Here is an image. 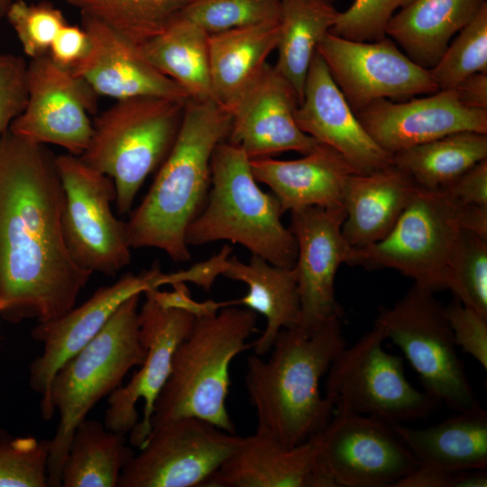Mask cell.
Listing matches in <instances>:
<instances>
[{"label": "cell", "mask_w": 487, "mask_h": 487, "mask_svg": "<svg viewBox=\"0 0 487 487\" xmlns=\"http://www.w3.org/2000/svg\"><path fill=\"white\" fill-rule=\"evenodd\" d=\"M317 51L354 113L378 99H409L439 90L429 69L387 36L357 41L328 32Z\"/></svg>", "instance_id": "cell-16"}, {"label": "cell", "mask_w": 487, "mask_h": 487, "mask_svg": "<svg viewBox=\"0 0 487 487\" xmlns=\"http://www.w3.org/2000/svg\"><path fill=\"white\" fill-rule=\"evenodd\" d=\"M231 123V113L213 99L187 101L174 144L126 222L131 248H157L178 262L190 260L186 231L206 204L212 155L226 141Z\"/></svg>", "instance_id": "cell-3"}, {"label": "cell", "mask_w": 487, "mask_h": 487, "mask_svg": "<svg viewBox=\"0 0 487 487\" xmlns=\"http://www.w3.org/2000/svg\"><path fill=\"white\" fill-rule=\"evenodd\" d=\"M142 293L127 299L99 333L68 360L52 381L49 408L59 413L54 436L49 440V486H61V471L72 435L105 396L122 386L128 372L140 366L146 349L139 338L138 306Z\"/></svg>", "instance_id": "cell-6"}, {"label": "cell", "mask_w": 487, "mask_h": 487, "mask_svg": "<svg viewBox=\"0 0 487 487\" xmlns=\"http://www.w3.org/2000/svg\"><path fill=\"white\" fill-rule=\"evenodd\" d=\"M487 159V133L463 131L401 150L392 163L420 187L441 189Z\"/></svg>", "instance_id": "cell-33"}, {"label": "cell", "mask_w": 487, "mask_h": 487, "mask_svg": "<svg viewBox=\"0 0 487 487\" xmlns=\"http://www.w3.org/2000/svg\"><path fill=\"white\" fill-rule=\"evenodd\" d=\"M256 322V312L234 306L196 319L174 352L169 377L153 405L151 430L170 419L195 417L236 433L226 409L230 364L252 347L246 341Z\"/></svg>", "instance_id": "cell-4"}, {"label": "cell", "mask_w": 487, "mask_h": 487, "mask_svg": "<svg viewBox=\"0 0 487 487\" xmlns=\"http://www.w3.org/2000/svg\"><path fill=\"white\" fill-rule=\"evenodd\" d=\"M294 117L302 132L340 152L357 173L392 163V156L361 124L317 51L311 60Z\"/></svg>", "instance_id": "cell-22"}, {"label": "cell", "mask_w": 487, "mask_h": 487, "mask_svg": "<svg viewBox=\"0 0 487 487\" xmlns=\"http://www.w3.org/2000/svg\"><path fill=\"white\" fill-rule=\"evenodd\" d=\"M456 346L487 370V317L454 298L444 307Z\"/></svg>", "instance_id": "cell-42"}, {"label": "cell", "mask_w": 487, "mask_h": 487, "mask_svg": "<svg viewBox=\"0 0 487 487\" xmlns=\"http://www.w3.org/2000/svg\"><path fill=\"white\" fill-rule=\"evenodd\" d=\"M80 16L89 49L69 70L98 96L115 100L141 96L190 98L178 83L155 69L137 45L99 19L85 13Z\"/></svg>", "instance_id": "cell-21"}, {"label": "cell", "mask_w": 487, "mask_h": 487, "mask_svg": "<svg viewBox=\"0 0 487 487\" xmlns=\"http://www.w3.org/2000/svg\"><path fill=\"white\" fill-rule=\"evenodd\" d=\"M89 39L82 27L64 25L51 44L48 55L53 62L70 69L87 53Z\"/></svg>", "instance_id": "cell-44"}, {"label": "cell", "mask_w": 487, "mask_h": 487, "mask_svg": "<svg viewBox=\"0 0 487 487\" xmlns=\"http://www.w3.org/2000/svg\"><path fill=\"white\" fill-rule=\"evenodd\" d=\"M188 100L155 96L120 99L93 120L89 145L79 158L114 180L120 214L131 210L148 175L171 150Z\"/></svg>", "instance_id": "cell-8"}, {"label": "cell", "mask_w": 487, "mask_h": 487, "mask_svg": "<svg viewBox=\"0 0 487 487\" xmlns=\"http://www.w3.org/2000/svg\"><path fill=\"white\" fill-rule=\"evenodd\" d=\"M485 4L486 0H412L392 16L386 36L401 46L411 60L429 69L453 36Z\"/></svg>", "instance_id": "cell-29"}, {"label": "cell", "mask_w": 487, "mask_h": 487, "mask_svg": "<svg viewBox=\"0 0 487 487\" xmlns=\"http://www.w3.org/2000/svg\"><path fill=\"white\" fill-rule=\"evenodd\" d=\"M64 190L61 227L73 260L92 272L114 277L131 261L126 223L111 209L114 180L70 153L56 156Z\"/></svg>", "instance_id": "cell-11"}, {"label": "cell", "mask_w": 487, "mask_h": 487, "mask_svg": "<svg viewBox=\"0 0 487 487\" xmlns=\"http://www.w3.org/2000/svg\"><path fill=\"white\" fill-rule=\"evenodd\" d=\"M418 184L393 163L369 173H353L344 192L343 235L351 247L382 240L411 200Z\"/></svg>", "instance_id": "cell-25"}, {"label": "cell", "mask_w": 487, "mask_h": 487, "mask_svg": "<svg viewBox=\"0 0 487 487\" xmlns=\"http://www.w3.org/2000/svg\"><path fill=\"white\" fill-rule=\"evenodd\" d=\"M222 275L248 287L246 295L230 300V306L243 305L266 318L263 332L252 344L255 354L269 353L280 330L299 326L300 300L295 267L276 266L256 255L244 263L233 256L226 261Z\"/></svg>", "instance_id": "cell-26"}, {"label": "cell", "mask_w": 487, "mask_h": 487, "mask_svg": "<svg viewBox=\"0 0 487 487\" xmlns=\"http://www.w3.org/2000/svg\"><path fill=\"white\" fill-rule=\"evenodd\" d=\"M14 0H0V17H5V14Z\"/></svg>", "instance_id": "cell-49"}, {"label": "cell", "mask_w": 487, "mask_h": 487, "mask_svg": "<svg viewBox=\"0 0 487 487\" xmlns=\"http://www.w3.org/2000/svg\"><path fill=\"white\" fill-rule=\"evenodd\" d=\"M464 475V471L447 472L419 464L395 487H463Z\"/></svg>", "instance_id": "cell-47"}, {"label": "cell", "mask_w": 487, "mask_h": 487, "mask_svg": "<svg viewBox=\"0 0 487 487\" xmlns=\"http://www.w3.org/2000/svg\"><path fill=\"white\" fill-rule=\"evenodd\" d=\"M385 339L383 331L373 324L354 345H345L326 372V397L334 409L390 425L424 419L439 402L411 385L403 359L383 349Z\"/></svg>", "instance_id": "cell-10"}, {"label": "cell", "mask_w": 487, "mask_h": 487, "mask_svg": "<svg viewBox=\"0 0 487 487\" xmlns=\"http://www.w3.org/2000/svg\"><path fill=\"white\" fill-rule=\"evenodd\" d=\"M5 17L31 59L47 55L56 35L68 23L62 11L49 1H14Z\"/></svg>", "instance_id": "cell-38"}, {"label": "cell", "mask_w": 487, "mask_h": 487, "mask_svg": "<svg viewBox=\"0 0 487 487\" xmlns=\"http://www.w3.org/2000/svg\"><path fill=\"white\" fill-rule=\"evenodd\" d=\"M447 289L487 317V237L463 231L450 262Z\"/></svg>", "instance_id": "cell-36"}, {"label": "cell", "mask_w": 487, "mask_h": 487, "mask_svg": "<svg viewBox=\"0 0 487 487\" xmlns=\"http://www.w3.org/2000/svg\"><path fill=\"white\" fill-rule=\"evenodd\" d=\"M327 1H329V2H331V3L334 4V2H335L336 0H327Z\"/></svg>", "instance_id": "cell-50"}, {"label": "cell", "mask_w": 487, "mask_h": 487, "mask_svg": "<svg viewBox=\"0 0 487 487\" xmlns=\"http://www.w3.org/2000/svg\"><path fill=\"white\" fill-rule=\"evenodd\" d=\"M460 103L473 109L487 110V74L475 73L454 88Z\"/></svg>", "instance_id": "cell-48"}, {"label": "cell", "mask_w": 487, "mask_h": 487, "mask_svg": "<svg viewBox=\"0 0 487 487\" xmlns=\"http://www.w3.org/2000/svg\"><path fill=\"white\" fill-rule=\"evenodd\" d=\"M332 415L314 437L336 487H395L419 465L387 422L336 409Z\"/></svg>", "instance_id": "cell-14"}, {"label": "cell", "mask_w": 487, "mask_h": 487, "mask_svg": "<svg viewBox=\"0 0 487 487\" xmlns=\"http://www.w3.org/2000/svg\"><path fill=\"white\" fill-rule=\"evenodd\" d=\"M124 434L84 419L75 429L62 465L63 487H115L134 455Z\"/></svg>", "instance_id": "cell-32"}, {"label": "cell", "mask_w": 487, "mask_h": 487, "mask_svg": "<svg viewBox=\"0 0 487 487\" xmlns=\"http://www.w3.org/2000/svg\"><path fill=\"white\" fill-rule=\"evenodd\" d=\"M391 426L420 465L447 472L487 469V412L482 407L426 428Z\"/></svg>", "instance_id": "cell-27"}, {"label": "cell", "mask_w": 487, "mask_h": 487, "mask_svg": "<svg viewBox=\"0 0 487 487\" xmlns=\"http://www.w3.org/2000/svg\"><path fill=\"white\" fill-rule=\"evenodd\" d=\"M66 1L139 46L163 31L191 0Z\"/></svg>", "instance_id": "cell-34"}, {"label": "cell", "mask_w": 487, "mask_h": 487, "mask_svg": "<svg viewBox=\"0 0 487 487\" xmlns=\"http://www.w3.org/2000/svg\"><path fill=\"white\" fill-rule=\"evenodd\" d=\"M327 0H280L276 70L293 88L299 104L311 60L330 32L337 14Z\"/></svg>", "instance_id": "cell-31"}, {"label": "cell", "mask_w": 487, "mask_h": 487, "mask_svg": "<svg viewBox=\"0 0 487 487\" xmlns=\"http://www.w3.org/2000/svg\"><path fill=\"white\" fill-rule=\"evenodd\" d=\"M441 189L460 205L487 207V159L477 162Z\"/></svg>", "instance_id": "cell-43"}, {"label": "cell", "mask_w": 487, "mask_h": 487, "mask_svg": "<svg viewBox=\"0 0 487 487\" xmlns=\"http://www.w3.org/2000/svg\"><path fill=\"white\" fill-rule=\"evenodd\" d=\"M250 164L256 181L271 189L283 213L344 206L346 181L356 172L340 152L322 142L299 159L266 157L250 160Z\"/></svg>", "instance_id": "cell-24"}, {"label": "cell", "mask_w": 487, "mask_h": 487, "mask_svg": "<svg viewBox=\"0 0 487 487\" xmlns=\"http://www.w3.org/2000/svg\"><path fill=\"white\" fill-rule=\"evenodd\" d=\"M243 436L195 417L152 428L124 467L118 487H201L234 454Z\"/></svg>", "instance_id": "cell-12"}, {"label": "cell", "mask_w": 487, "mask_h": 487, "mask_svg": "<svg viewBox=\"0 0 487 487\" xmlns=\"http://www.w3.org/2000/svg\"><path fill=\"white\" fill-rule=\"evenodd\" d=\"M160 72L173 79L196 100L213 99L208 33L178 14L160 33L138 46Z\"/></svg>", "instance_id": "cell-30"}, {"label": "cell", "mask_w": 487, "mask_h": 487, "mask_svg": "<svg viewBox=\"0 0 487 487\" xmlns=\"http://www.w3.org/2000/svg\"><path fill=\"white\" fill-rule=\"evenodd\" d=\"M63 204L56 156L8 130L0 139V316L9 323L62 316L93 273L67 248Z\"/></svg>", "instance_id": "cell-1"}, {"label": "cell", "mask_w": 487, "mask_h": 487, "mask_svg": "<svg viewBox=\"0 0 487 487\" xmlns=\"http://www.w3.org/2000/svg\"><path fill=\"white\" fill-rule=\"evenodd\" d=\"M28 100V63L0 52V139L24 110Z\"/></svg>", "instance_id": "cell-41"}, {"label": "cell", "mask_w": 487, "mask_h": 487, "mask_svg": "<svg viewBox=\"0 0 487 487\" xmlns=\"http://www.w3.org/2000/svg\"><path fill=\"white\" fill-rule=\"evenodd\" d=\"M98 95L84 79L49 55L28 63V100L9 131L37 143L60 146L80 156L88 147Z\"/></svg>", "instance_id": "cell-15"}, {"label": "cell", "mask_w": 487, "mask_h": 487, "mask_svg": "<svg viewBox=\"0 0 487 487\" xmlns=\"http://www.w3.org/2000/svg\"><path fill=\"white\" fill-rule=\"evenodd\" d=\"M374 325L402 351L424 391L455 412L481 408L434 292L413 284L391 308H379Z\"/></svg>", "instance_id": "cell-9"}, {"label": "cell", "mask_w": 487, "mask_h": 487, "mask_svg": "<svg viewBox=\"0 0 487 487\" xmlns=\"http://www.w3.org/2000/svg\"><path fill=\"white\" fill-rule=\"evenodd\" d=\"M49 448L33 436L0 441V487H48Z\"/></svg>", "instance_id": "cell-39"}, {"label": "cell", "mask_w": 487, "mask_h": 487, "mask_svg": "<svg viewBox=\"0 0 487 487\" xmlns=\"http://www.w3.org/2000/svg\"><path fill=\"white\" fill-rule=\"evenodd\" d=\"M171 291H161L158 289H148L153 299L162 307L187 311L197 318L216 315L222 308L230 306V301L206 300L198 302L191 298L185 282L171 284Z\"/></svg>", "instance_id": "cell-45"}, {"label": "cell", "mask_w": 487, "mask_h": 487, "mask_svg": "<svg viewBox=\"0 0 487 487\" xmlns=\"http://www.w3.org/2000/svg\"><path fill=\"white\" fill-rule=\"evenodd\" d=\"M355 115L372 139L391 156L457 132L487 133V110L463 106L454 88L403 102L378 99Z\"/></svg>", "instance_id": "cell-20"}, {"label": "cell", "mask_w": 487, "mask_h": 487, "mask_svg": "<svg viewBox=\"0 0 487 487\" xmlns=\"http://www.w3.org/2000/svg\"><path fill=\"white\" fill-rule=\"evenodd\" d=\"M486 209L463 206L443 189L417 186L392 230L382 240L352 248L347 265L392 269L432 292L447 289L450 262L464 230L479 233Z\"/></svg>", "instance_id": "cell-7"}, {"label": "cell", "mask_w": 487, "mask_h": 487, "mask_svg": "<svg viewBox=\"0 0 487 487\" xmlns=\"http://www.w3.org/2000/svg\"><path fill=\"white\" fill-rule=\"evenodd\" d=\"M232 251L231 246L225 244L218 253L208 260L196 263L187 270L168 273V284L191 282L205 290H209L216 279L223 274Z\"/></svg>", "instance_id": "cell-46"}, {"label": "cell", "mask_w": 487, "mask_h": 487, "mask_svg": "<svg viewBox=\"0 0 487 487\" xmlns=\"http://www.w3.org/2000/svg\"><path fill=\"white\" fill-rule=\"evenodd\" d=\"M167 273L159 264L137 275L127 273L115 283L96 289L83 304L62 316L38 322L31 336L43 345L41 355L29 366V385L41 395L40 410L44 420L53 416L49 408L52 381L59 369L85 347L116 309L130 297L167 284Z\"/></svg>", "instance_id": "cell-17"}, {"label": "cell", "mask_w": 487, "mask_h": 487, "mask_svg": "<svg viewBox=\"0 0 487 487\" xmlns=\"http://www.w3.org/2000/svg\"><path fill=\"white\" fill-rule=\"evenodd\" d=\"M208 34L280 23V0H191L179 14Z\"/></svg>", "instance_id": "cell-37"}, {"label": "cell", "mask_w": 487, "mask_h": 487, "mask_svg": "<svg viewBox=\"0 0 487 487\" xmlns=\"http://www.w3.org/2000/svg\"><path fill=\"white\" fill-rule=\"evenodd\" d=\"M283 214L276 196L258 186L246 153L224 141L213 152L209 193L187 228L186 244L230 241L273 265L292 268L298 247L281 221Z\"/></svg>", "instance_id": "cell-5"}, {"label": "cell", "mask_w": 487, "mask_h": 487, "mask_svg": "<svg viewBox=\"0 0 487 487\" xmlns=\"http://www.w3.org/2000/svg\"><path fill=\"white\" fill-rule=\"evenodd\" d=\"M280 23H265L208 34L213 98L227 109L258 77L276 50Z\"/></svg>", "instance_id": "cell-28"}, {"label": "cell", "mask_w": 487, "mask_h": 487, "mask_svg": "<svg viewBox=\"0 0 487 487\" xmlns=\"http://www.w3.org/2000/svg\"><path fill=\"white\" fill-rule=\"evenodd\" d=\"M298 105L291 86L266 63L231 108L226 141L239 146L250 160L289 151L310 152L319 142L298 126L294 117Z\"/></svg>", "instance_id": "cell-19"}, {"label": "cell", "mask_w": 487, "mask_h": 487, "mask_svg": "<svg viewBox=\"0 0 487 487\" xmlns=\"http://www.w3.org/2000/svg\"><path fill=\"white\" fill-rule=\"evenodd\" d=\"M429 73L439 90L455 88L473 74H487V4L458 32Z\"/></svg>", "instance_id": "cell-35"}, {"label": "cell", "mask_w": 487, "mask_h": 487, "mask_svg": "<svg viewBox=\"0 0 487 487\" xmlns=\"http://www.w3.org/2000/svg\"><path fill=\"white\" fill-rule=\"evenodd\" d=\"M143 294L138 325L146 354L128 383L109 395L103 423L112 431L130 433L133 447H140L151 432L153 405L169 377L174 352L197 319L187 311L162 307L149 290Z\"/></svg>", "instance_id": "cell-13"}, {"label": "cell", "mask_w": 487, "mask_h": 487, "mask_svg": "<svg viewBox=\"0 0 487 487\" xmlns=\"http://www.w3.org/2000/svg\"><path fill=\"white\" fill-rule=\"evenodd\" d=\"M290 214L289 229L298 247L294 267L300 300L299 326L311 331L333 318L342 317L335 280L339 267L348 263L353 247L342 232L344 206L306 207L291 210Z\"/></svg>", "instance_id": "cell-18"}, {"label": "cell", "mask_w": 487, "mask_h": 487, "mask_svg": "<svg viewBox=\"0 0 487 487\" xmlns=\"http://www.w3.org/2000/svg\"><path fill=\"white\" fill-rule=\"evenodd\" d=\"M412 0H354L338 12L330 32L357 41H375L386 37L392 16Z\"/></svg>", "instance_id": "cell-40"}, {"label": "cell", "mask_w": 487, "mask_h": 487, "mask_svg": "<svg viewBox=\"0 0 487 487\" xmlns=\"http://www.w3.org/2000/svg\"><path fill=\"white\" fill-rule=\"evenodd\" d=\"M201 487H336L320 464L314 436L293 447L255 432Z\"/></svg>", "instance_id": "cell-23"}, {"label": "cell", "mask_w": 487, "mask_h": 487, "mask_svg": "<svg viewBox=\"0 0 487 487\" xmlns=\"http://www.w3.org/2000/svg\"><path fill=\"white\" fill-rule=\"evenodd\" d=\"M342 317L308 331L299 326L277 335L267 360L247 359L244 382L255 410V432L287 447L318 434L330 420L334 405L320 392V380L346 345Z\"/></svg>", "instance_id": "cell-2"}]
</instances>
